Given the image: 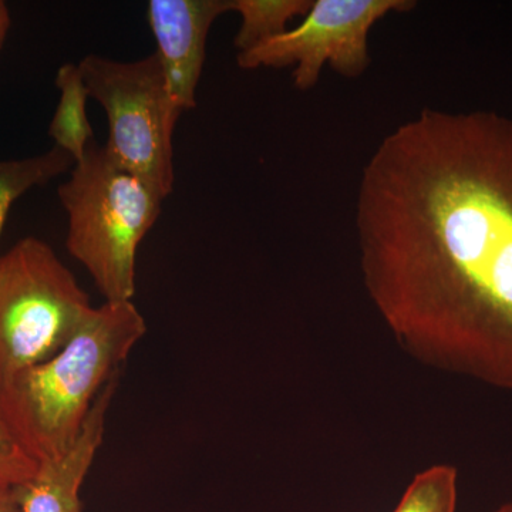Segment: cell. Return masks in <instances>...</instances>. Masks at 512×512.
Instances as JSON below:
<instances>
[{
    "label": "cell",
    "instance_id": "obj_7",
    "mask_svg": "<svg viewBox=\"0 0 512 512\" xmlns=\"http://www.w3.org/2000/svg\"><path fill=\"white\" fill-rule=\"evenodd\" d=\"M231 0H151L147 20L157 43L168 94L181 113L197 107L211 26Z\"/></svg>",
    "mask_w": 512,
    "mask_h": 512
},
{
    "label": "cell",
    "instance_id": "obj_4",
    "mask_svg": "<svg viewBox=\"0 0 512 512\" xmlns=\"http://www.w3.org/2000/svg\"><path fill=\"white\" fill-rule=\"evenodd\" d=\"M93 308L42 239H20L0 255V394L62 350Z\"/></svg>",
    "mask_w": 512,
    "mask_h": 512
},
{
    "label": "cell",
    "instance_id": "obj_10",
    "mask_svg": "<svg viewBox=\"0 0 512 512\" xmlns=\"http://www.w3.org/2000/svg\"><path fill=\"white\" fill-rule=\"evenodd\" d=\"M311 6L312 0H231V12L241 16L234 40L238 53L284 35L289 23L303 18Z\"/></svg>",
    "mask_w": 512,
    "mask_h": 512
},
{
    "label": "cell",
    "instance_id": "obj_6",
    "mask_svg": "<svg viewBox=\"0 0 512 512\" xmlns=\"http://www.w3.org/2000/svg\"><path fill=\"white\" fill-rule=\"evenodd\" d=\"M410 0H312L296 28L262 45L238 53L241 69L293 66V86L308 92L318 84L323 67L355 79L370 66L369 35L389 13L407 12Z\"/></svg>",
    "mask_w": 512,
    "mask_h": 512
},
{
    "label": "cell",
    "instance_id": "obj_13",
    "mask_svg": "<svg viewBox=\"0 0 512 512\" xmlns=\"http://www.w3.org/2000/svg\"><path fill=\"white\" fill-rule=\"evenodd\" d=\"M39 463L16 439L0 410V478L10 484H25L35 476Z\"/></svg>",
    "mask_w": 512,
    "mask_h": 512
},
{
    "label": "cell",
    "instance_id": "obj_8",
    "mask_svg": "<svg viewBox=\"0 0 512 512\" xmlns=\"http://www.w3.org/2000/svg\"><path fill=\"white\" fill-rule=\"evenodd\" d=\"M119 377L101 390L76 443L62 456L40 463L35 476L25 484L16 485L23 512H83L80 490L103 444Z\"/></svg>",
    "mask_w": 512,
    "mask_h": 512
},
{
    "label": "cell",
    "instance_id": "obj_2",
    "mask_svg": "<svg viewBox=\"0 0 512 512\" xmlns=\"http://www.w3.org/2000/svg\"><path fill=\"white\" fill-rule=\"evenodd\" d=\"M146 332L133 301L104 302L62 350L0 394L10 430L37 463L62 456L76 443L101 390L120 376Z\"/></svg>",
    "mask_w": 512,
    "mask_h": 512
},
{
    "label": "cell",
    "instance_id": "obj_15",
    "mask_svg": "<svg viewBox=\"0 0 512 512\" xmlns=\"http://www.w3.org/2000/svg\"><path fill=\"white\" fill-rule=\"evenodd\" d=\"M10 29V12L8 5L0 0V50L5 45Z\"/></svg>",
    "mask_w": 512,
    "mask_h": 512
},
{
    "label": "cell",
    "instance_id": "obj_5",
    "mask_svg": "<svg viewBox=\"0 0 512 512\" xmlns=\"http://www.w3.org/2000/svg\"><path fill=\"white\" fill-rule=\"evenodd\" d=\"M79 67L89 97L107 114V154L165 200L174 188L173 136L183 113L156 53L133 62L87 55Z\"/></svg>",
    "mask_w": 512,
    "mask_h": 512
},
{
    "label": "cell",
    "instance_id": "obj_14",
    "mask_svg": "<svg viewBox=\"0 0 512 512\" xmlns=\"http://www.w3.org/2000/svg\"><path fill=\"white\" fill-rule=\"evenodd\" d=\"M0 512H23L16 485L0 478Z\"/></svg>",
    "mask_w": 512,
    "mask_h": 512
},
{
    "label": "cell",
    "instance_id": "obj_3",
    "mask_svg": "<svg viewBox=\"0 0 512 512\" xmlns=\"http://www.w3.org/2000/svg\"><path fill=\"white\" fill-rule=\"evenodd\" d=\"M57 194L67 214V251L104 301H133L138 247L160 217L163 198L96 143Z\"/></svg>",
    "mask_w": 512,
    "mask_h": 512
},
{
    "label": "cell",
    "instance_id": "obj_1",
    "mask_svg": "<svg viewBox=\"0 0 512 512\" xmlns=\"http://www.w3.org/2000/svg\"><path fill=\"white\" fill-rule=\"evenodd\" d=\"M367 295L413 359L512 390V120L424 109L380 141L356 202Z\"/></svg>",
    "mask_w": 512,
    "mask_h": 512
},
{
    "label": "cell",
    "instance_id": "obj_12",
    "mask_svg": "<svg viewBox=\"0 0 512 512\" xmlns=\"http://www.w3.org/2000/svg\"><path fill=\"white\" fill-rule=\"evenodd\" d=\"M457 507V468L434 464L413 477L393 512H457Z\"/></svg>",
    "mask_w": 512,
    "mask_h": 512
},
{
    "label": "cell",
    "instance_id": "obj_16",
    "mask_svg": "<svg viewBox=\"0 0 512 512\" xmlns=\"http://www.w3.org/2000/svg\"><path fill=\"white\" fill-rule=\"evenodd\" d=\"M490 512H512V498L511 500L505 501V503L498 505L494 510Z\"/></svg>",
    "mask_w": 512,
    "mask_h": 512
},
{
    "label": "cell",
    "instance_id": "obj_11",
    "mask_svg": "<svg viewBox=\"0 0 512 512\" xmlns=\"http://www.w3.org/2000/svg\"><path fill=\"white\" fill-rule=\"evenodd\" d=\"M74 164L69 154L55 146L37 156L0 161V235L10 208L22 195L50 183Z\"/></svg>",
    "mask_w": 512,
    "mask_h": 512
},
{
    "label": "cell",
    "instance_id": "obj_9",
    "mask_svg": "<svg viewBox=\"0 0 512 512\" xmlns=\"http://www.w3.org/2000/svg\"><path fill=\"white\" fill-rule=\"evenodd\" d=\"M55 83L60 99L50 123L49 136L55 141V147L69 154L77 163L93 143V128L86 113L89 93L79 63L62 64L57 70Z\"/></svg>",
    "mask_w": 512,
    "mask_h": 512
}]
</instances>
